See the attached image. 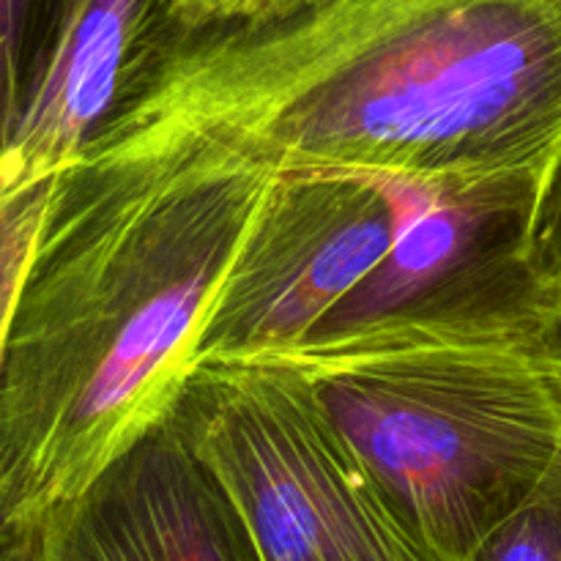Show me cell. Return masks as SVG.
<instances>
[{
    "mask_svg": "<svg viewBox=\"0 0 561 561\" xmlns=\"http://www.w3.org/2000/svg\"><path fill=\"white\" fill-rule=\"evenodd\" d=\"M20 561H261L214 477L170 420L80 496L42 515Z\"/></svg>",
    "mask_w": 561,
    "mask_h": 561,
    "instance_id": "cell-6",
    "label": "cell"
},
{
    "mask_svg": "<svg viewBox=\"0 0 561 561\" xmlns=\"http://www.w3.org/2000/svg\"><path fill=\"white\" fill-rule=\"evenodd\" d=\"M414 203V192L367 175H277L203 321L195 365L310 340L387 257Z\"/></svg>",
    "mask_w": 561,
    "mask_h": 561,
    "instance_id": "cell-5",
    "label": "cell"
},
{
    "mask_svg": "<svg viewBox=\"0 0 561 561\" xmlns=\"http://www.w3.org/2000/svg\"><path fill=\"white\" fill-rule=\"evenodd\" d=\"M274 181L197 142L85 151L58 175L0 370V561L173 420Z\"/></svg>",
    "mask_w": 561,
    "mask_h": 561,
    "instance_id": "cell-2",
    "label": "cell"
},
{
    "mask_svg": "<svg viewBox=\"0 0 561 561\" xmlns=\"http://www.w3.org/2000/svg\"><path fill=\"white\" fill-rule=\"evenodd\" d=\"M179 33V0H71L0 151V179L69 170Z\"/></svg>",
    "mask_w": 561,
    "mask_h": 561,
    "instance_id": "cell-7",
    "label": "cell"
},
{
    "mask_svg": "<svg viewBox=\"0 0 561 561\" xmlns=\"http://www.w3.org/2000/svg\"><path fill=\"white\" fill-rule=\"evenodd\" d=\"M247 359L310 392L444 561H469L561 453L557 348L387 321Z\"/></svg>",
    "mask_w": 561,
    "mask_h": 561,
    "instance_id": "cell-3",
    "label": "cell"
},
{
    "mask_svg": "<svg viewBox=\"0 0 561 561\" xmlns=\"http://www.w3.org/2000/svg\"><path fill=\"white\" fill-rule=\"evenodd\" d=\"M173 420L261 561H444L283 367L195 365Z\"/></svg>",
    "mask_w": 561,
    "mask_h": 561,
    "instance_id": "cell-4",
    "label": "cell"
},
{
    "mask_svg": "<svg viewBox=\"0 0 561 561\" xmlns=\"http://www.w3.org/2000/svg\"><path fill=\"white\" fill-rule=\"evenodd\" d=\"M55 186L58 175L33 184H9L0 179V370L16 307L47 228Z\"/></svg>",
    "mask_w": 561,
    "mask_h": 561,
    "instance_id": "cell-8",
    "label": "cell"
},
{
    "mask_svg": "<svg viewBox=\"0 0 561 561\" xmlns=\"http://www.w3.org/2000/svg\"><path fill=\"white\" fill-rule=\"evenodd\" d=\"M71 0H0V151Z\"/></svg>",
    "mask_w": 561,
    "mask_h": 561,
    "instance_id": "cell-9",
    "label": "cell"
},
{
    "mask_svg": "<svg viewBox=\"0 0 561 561\" xmlns=\"http://www.w3.org/2000/svg\"><path fill=\"white\" fill-rule=\"evenodd\" d=\"M469 561H561V453L540 485L482 537Z\"/></svg>",
    "mask_w": 561,
    "mask_h": 561,
    "instance_id": "cell-10",
    "label": "cell"
},
{
    "mask_svg": "<svg viewBox=\"0 0 561 561\" xmlns=\"http://www.w3.org/2000/svg\"><path fill=\"white\" fill-rule=\"evenodd\" d=\"M159 142L420 195L561 173V0H323L179 33L85 151Z\"/></svg>",
    "mask_w": 561,
    "mask_h": 561,
    "instance_id": "cell-1",
    "label": "cell"
},
{
    "mask_svg": "<svg viewBox=\"0 0 561 561\" xmlns=\"http://www.w3.org/2000/svg\"><path fill=\"white\" fill-rule=\"evenodd\" d=\"M323 0H179L181 33L283 20Z\"/></svg>",
    "mask_w": 561,
    "mask_h": 561,
    "instance_id": "cell-11",
    "label": "cell"
}]
</instances>
